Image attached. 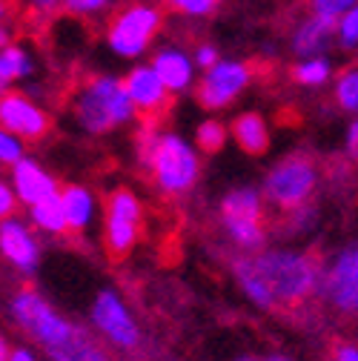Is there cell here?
<instances>
[{
  "mask_svg": "<svg viewBox=\"0 0 358 361\" xmlns=\"http://www.w3.org/2000/svg\"><path fill=\"white\" fill-rule=\"evenodd\" d=\"M333 101L341 112L358 115V66H347L333 80Z\"/></svg>",
  "mask_w": 358,
  "mask_h": 361,
  "instance_id": "7402d4cb",
  "label": "cell"
},
{
  "mask_svg": "<svg viewBox=\"0 0 358 361\" xmlns=\"http://www.w3.org/2000/svg\"><path fill=\"white\" fill-rule=\"evenodd\" d=\"M333 78V63L324 58H307V61H298L292 66V80L298 86H309V89H316V86H324L327 80Z\"/></svg>",
  "mask_w": 358,
  "mask_h": 361,
  "instance_id": "d4e9b609",
  "label": "cell"
},
{
  "mask_svg": "<svg viewBox=\"0 0 358 361\" xmlns=\"http://www.w3.org/2000/svg\"><path fill=\"white\" fill-rule=\"evenodd\" d=\"M9 361H37V358H35V353H32V350H26V347H18V350H12Z\"/></svg>",
  "mask_w": 358,
  "mask_h": 361,
  "instance_id": "d590c367",
  "label": "cell"
},
{
  "mask_svg": "<svg viewBox=\"0 0 358 361\" xmlns=\"http://www.w3.org/2000/svg\"><path fill=\"white\" fill-rule=\"evenodd\" d=\"M0 129L12 132L20 141H40L52 129V121L47 109L35 104L29 95L9 89L0 95Z\"/></svg>",
  "mask_w": 358,
  "mask_h": 361,
  "instance_id": "7c38bea8",
  "label": "cell"
},
{
  "mask_svg": "<svg viewBox=\"0 0 358 361\" xmlns=\"http://www.w3.org/2000/svg\"><path fill=\"white\" fill-rule=\"evenodd\" d=\"M249 264L264 281L273 307H298L319 293L321 284V264L316 255L301 250H261L247 252Z\"/></svg>",
  "mask_w": 358,
  "mask_h": 361,
  "instance_id": "6da1fadb",
  "label": "cell"
},
{
  "mask_svg": "<svg viewBox=\"0 0 358 361\" xmlns=\"http://www.w3.org/2000/svg\"><path fill=\"white\" fill-rule=\"evenodd\" d=\"M319 184V169L307 155H290L278 161L264 178V201L284 212H295L307 207V201L316 192Z\"/></svg>",
  "mask_w": 358,
  "mask_h": 361,
  "instance_id": "8992f818",
  "label": "cell"
},
{
  "mask_svg": "<svg viewBox=\"0 0 358 361\" xmlns=\"http://www.w3.org/2000/svg\"><path fill=\"white\" fill-rule=\"evenodd\" d=\"M230 135L241 152L247 155H264L270 149V126L261 112H241L230 123Z\"/></svg>",
  "mask_w": 358,
  "mask_h": 361,
  "instance_id": "ac0fdd59",
  "label": "cell"
},
{
  "mask_svg": "<svg viewBox=\"0 0 358 361\" xmlns=\"http://www.w3.org/2000/svg\"><path fill=\"white\" fill-rule=\"evenodd\" d=\"M112 4V0H66V12L69 15H80V18H86V15H98V12H104L106 6Z\"/></svg>",
  "mask_w": 358,
  "mask_h": 361,
  "instance_id": "f546056e",
  "label": "cell"
},
{
  "mask_svg": "<svg viewBox=\"0 0 358 361\" xmlns=\"http://www.w3.org/2000/svg\"><path fill=\"white\" fill-rule=\"evenodd\" d=\"M20 158H26L23 155V141L15 138L12 132L0 129V164H4V166H15Z\"/></svg>",
  "mask_w": 358,
  "mask_h": 361,
  "instance_id": "f1b7e54d",
  "label": "cell"
},
{
  "mask_svg": "<svg viewBox=\"0 0 358 361\" xmlns=\"http://www.w3.org/2000/svg\"><path fill=\"white\" fill-rule=\"evenodd\" d=\"M238 361H255V358H249V355H244V358H238Z\"/></svg>",
  "mask_w": 358,
  "mask_h": 361,
  "instance_id": "b9f144b4",
  "label": "cell"
},
{
  "mask_svg": "<svg viewBox=\"0 0 358 361\" xmlns=\"http://www.w3.org/2000/svg\"><path fill=\"white\" fill-rule=\"evenodd\" d=\"M29 215H32L35 227L43 230V233H49V235H61V233L69 230L61 192L52 195V198H47V201H40V204H35V207H29Z\"/></svg>",
  "mask_w": 358,
  "mask_h": 361,
  "instance_id": "44dd1931",
  "label": "cell"
},
{
  "mask_svg": "<svg viewBox=\"0 0 358 361\" xmlns=\"http://www.w3.org/2000/svg\"><path fill=\"white\" fill-rule=\"evenodd\" d=\"M149 66L158 72V78L163 80V86L169 89L172 95H181L187 92V89L195 83V61L192 55H187L184 49H178V47H163L152 55Z\"/></svg>",
  "mask_w": 358,
  "mask_h": 361,
  "instance_id": "e0dca14e",
  "label": "cell"
},
{
  "mask_svg": "<svg viewBox=\"0 0 358 361\" xmlns=\"http://www.w3.org/2000/svg\"><path fill=\"white\" fill-rule=\"evenodd\" d=\"M347 155H350L352 161H358V115H355V121L347 126Z\"/></svg>",
  "mask_w": 358,
  "mask_h": 361,
  "instance_id": "836d02e7",
  "label": "cell"
},
{
  "mask_svg": "<svg viewBox=\"0 0 358 361\" xmlns=\"http://www.w3.org/2000/svg\"><path fill=\"white\" fill-rule=\"evenodd\" d=\"M335 37H338V20L324 18V15H307L290 37V49L298 61L307 58H324L333 47H335Z\"/></svg>",
  "mask_w": 358,
  "mask_h": 361,
  "instance_id": "5bb4252c",
  "label": "cell"
},
{
  "mask_svg": "<svg viewBox=\"0 0 358 361\" xmlns=\"http://www.w3.org/2000/svg\"><path fill=\"white\" fill-rule=\"evenodd\" d=\"M147 164L152 172L155 187L163 195H184L198 184L201 175V152L195 144L181 138L178 132H161L149 135L147 144Z\"/></svg>",
  "mask_w": 358,
  "mask_h": 361,
  "instance_id": "3957f363",
  "label": "cell"
},
{
  "mask_svg": "<svg viewBox=\"0 0 358 361\" xmlns=\"http://www.w3.org/2000/svg\"><path fill=\"white\" fill-rule=\"evenodd\" d=\"M121 80H123V89L138 115L158 118L166 112L172 92L163 86V80L158 78V72L152 66H132Z\"/></svg>",
  "mask_w": 358,
  "mask_h": 361,
  "instance_id": "4fadbf2b",
  "label": "cell"
},
{
  "mask_svg": "<svg viewBox=\"0 0 358 361\" xmlns=\"http://www.w3.org/2000/svg\"><path fill=\"white\" fill-rule=\"evenodd\" d=\"M15 209H18V192L12 184L0 180V221L6 218H15Z\"/></svg>",
  "mask_w": 358,
  "mask_h": 361,
  "instance_id": "4dcf8cb0",
  "label": "cell"
},
{
  "mask_svg": "<svg viewBox=\"0 0 358 361\" xmlns=\"http://www.w3.org/2000/svg\"><path fill=\"white\" fill-rule=\"evenodd\" d=\"M321 298L341 315H358V238L321 264Z\"/></svg>",
  "mask_w": 358,
  "mask_h": 361,
  "instance_id": "ba28073f",
  "label": "cell"
},
{
  "mask_svg": "<svg viewBox=\"0 0 358 361\" xmlns=\"http://www.w3.org/2000/svg\"><path fill=\"white\" fill-rule=\"evenodd\" d=\"M335 47L344 52H358V4L338 18V37H335Z\"/></svg>",
  "mask_w": 358,
  "mask_h": 361,
  "instance_id": "484cf974",
  "label": "cell"
},
{
  "mask_svg": "<svg viewBox=\"0 0 358 361\" xmlns=\"http://www.w3.org/2000/svg\"><path fill=\"white\" fill-rule=\"evenodd\" d=\"M29 4H32V9L37 15H52L55 9H61L66 4V0H29Z\"/></svg>",
  "mask_w": 358,
  "mask_h": 361,
  "instance_id": "e575fe53",
  "label": "cell"
},
{
  "mask_svg": "<svg viewBox=\"0 0 358 361\" xmlns=\"http://www.w3.org/2000/svg\"><path fill=\"white\" fill-rule=\"evenodd\" d=\"M163 29V9L155 4H126L106 26V43L118 58H141Z\"/></svg>",
  "mask_w": 358,
  "mask_h": 361,
  "instance_id": "277c9868",
  "label": "cell"
},
{
  "mask_svg": "<svg viewBox=\"0 0 358 361\" xmlns=\"http://www.w3.org/2000/svg\"><path fill=\"white\" fill-rule=\"evenodd\" d=\"M6 15H9V4H6V0H0V23H4Z\"/></svg>",
  "mask_w": 358,
  "mask_h": 361,
  "instance_id": "60d3db41",
  "label": "cell"
},
{
  "mask_svg": "<svg viewBox=\"0 0 358 361\" xmlns=\"http://www.w3.org/2000/svg\"><path fill=\"white\" fill-rule=\"evenodd\" d=\"M333 361H358V347L350 341H338L333 347Z\"/></svg>",
  "mask_w": 358,
  "mask_h": 361,
  "instance_id": "d6a6232c",
  "label": "cell"
},
{
  "mask_svg": "<svg viewBox=\"0 0 358 361\" xmlns=\"http://www.w3.org/2000/svg\"><path fill=\"white\" fill-rule=\"evenodd\" d=\"M264 192L255 187H238L221 201V224L230 241L244 252H261L266 241L264 230Z\"/></svg>",
  "mask_w": 358,
  "mask_h": 361,
  "instance_id": "5b68a950",
  "label": "cell"
},
{
  "mask_svg": "<svg viewBox=\"0 0 358 361\" xmlns=\"http://www.w3.org/2000/svg\"><path fill=\"white\" fill-rule=\"evenodd\" d=\"M192 61H195V66H198V69H204V72H206V69H212V66L221 61V55H218V49L212 47V43H201V47L192 52Z\"/></svg>",
  "mask_w": 358,
  "mask_h": 361,
  "instance_id": "1f68e13d",
  "label": "cell"
},
{
  "mask_svg": "<svg viewBox=\"0 0 358 361\" xmlns=\"http://www.w3.org/2000/svg\"><path fill=\"white\" fill-rule=\"evenodd\" d=\"M0 252L9 264H15L20 273H35L40 261V247L32 230L18 218L0 221Z\"/></svg>",
  "mask_w": 358,
  "mask_h": 361,
  "instance_id": "9a60e30c",
  "label": "cell"
},
{
  "mask_svg": "<svg viewBox=\"0 0 358 361\" xmlns=\"http://www.w3.org/2000/svg\"><path fill=\"white\" fill-rule=\"evenodd\" d=\"M9 40H12L9 29H4V26H0V49H6V47H9Z\"/></svg>",
  "mask_w": 358,
  "mask_h": 361,
  "instance_id": "74e56055",
  "label": "cell"
},
{
  "mask_svg": "<svg viewBox=\"0 0 358 361\" xmlns=\"http://www.w3.org/2000/svg\"><path fill=\"white\" fill-rule=\"evenodd\" d=\"M249 80H252L249 63H244V61H218L195 83V101L206 112L227 109L238 95L247 92Z\"/></svg>",
  "mask_w": 358,
  "mask_h": 361,
  "instance_id": "30bf717a",
  "label": "cell"
},
{
  "mask_svg": "<svg viewBox=\"0 0 358 361\" xmlns=\"http://www.w3.org/2000/svg\"><path fill=\"white\" fill-rule=\"evenodd\" d=\"M0 72L6 75L9 83H15V80H23V78H29L35 72V61L23 47L9 43L6 49H0Z\"/></svg>",
  "mask_w": 358,
  "mask_h": 361,
  "instance_id": "cb8c5ba5",
  "label": "cell"
},
{
  "mask_svg": "<svg viewBox=\"0 0 358 361\" xmlns=\"http://www.w3.org/2000/svg\"><path fill=\"white\" fill-rule=\"evenodd\" d=\"M49 355L52 361H109V355L80 330H75L72 338H66L63 344L49 347Z\"/></svg>",
  "mask_w": 358,
  "mask_h": 361,
  "instance_id": "ffe728a7",
  "label": "cell"
},
{
  "mask_svg": "<svg viewBox=\"0 0 358 361\" xmlns=\"http://www.w3.org/2000/svg\"><path fill=\"white\" fill-rule=\"evenodd\" d=\"M163 4L184 18H209L215 15L221 0H163Z\"/></svg>",
  "mask_w": 358,
  "mask_h": 361,
  "instance_id": "4316f807",
  "label": "cell"
},
{
  "mask_svg": "<svg viewBox=\"0 0 358 361\" xmlns=\"http://www.w3.org/2000/svg\"><path fill=\"white\" fill-rule=\"evenodd\" d=\"M12 187L18 192V201H23L26 207H35L61 192L55 175H49L35 158H20L12 166Z\"/></svg>",
  "mask_w": 358,
  "mask_h": 361,
  "instance_id": "2e32d148",
  "label": "cell"
},
{
  "mask_svg": "<svg viewBox=\"0 0 358 361\" xmlns=\"http://www.w3.org/2000/svg\"><path fill=\"white\" fill-rule=\"evenodd\" d=\"M141 221H144V207L141 198L129 187H118L106 198L104 209V244L112 258H126L135 250L141 238Z\"/></svg>",
  "mask_w": 358,
  "mask_h": 361,
  "instance_id": "52a82bcc",
  "label": "cell"
},
{
  "mask_svg": "<svg viewBox=\"0 0 358 361\" xmlns=\"http://www.w3.org/2000/svg\"><path fill=\"white\" fill-rule=\"evenodd\" d=\"M355 4H358V0H309V12L338 20V18H344Z\"/></svg>",
  "mask_w": 358,
  "mask_h": 361,
  "instance_id": "83f0119b",
  "label": "cell"
},
{
  "mask_svg": "<svg viewBox=\"0 0 358 361\" xmlns=\"http://www.w3.org/2000/svg\"><path fill=\"white\" fill-rule=\"evenodd\" d=\"M0 166H4V164H0Z\"/></svg>",
  "mask_w": 358,
  "mask_h": 361,
  "instance_id": "7bdbcfd3",
  "label": "cell"
},
{
  "mask_svg": "<svg viewBox=\"0 0 358 361\" xmlns=\"http://www.w3.org/2000/svg\"><path fill=\"white\" fill-rule=\"evenodd\" d=\"M4 92H9V80H6L4 72H0V95H4Z\"/></svg>",
  "mask_w": 358,
  "mask_h": 361,
  "instance_id": "ab89813d",
  "label": "cell"
},
{
  "mask_svg": "<svg viewBox=\"0 0 358 361\" xmlns=\"http://www.w3.org/2000/svg\"><path fill=\"white\" fill-rule=\"evenodd\" d=\"M227 138H230V126L223 123V121H218V118H206V121H201L198 129H195V147H198V152H204V155L221 152L223 144H227Z\"/></svg>",
  "mask_w": 358,
  "mask_h": 361,
  "instance_id": "603a6c76",
  "label": "cell"
},
{
  "mask_svg": "<svg viewBox=\"0 0 358 361\" xmlns=\"http://www.w3.org/2000/svg\"><path fill=\"white\" fill-rule=\"evenodd\" d=\"M9 355H12V350H9L6 338H4V336H0V361H9Z\"/></svg>",
  "mask_w": 358,
  "mask_h": 361,
  "instance_id": "8d00e7d4",
  "label": "cell"
},
{
  "mask_svg": "<svg viewBox=\"0 0 358 361\" xmlns=\"http://www.w3.org/2000/svg\"><path fill=\"white\" fill-rule=\"evenodd\" d=\"M92 324L115 347L132 350V347H138V341H141V327L135 322V315L129 312V307L123 304V298L115 290H101L95 295V301H92Z\"/></svg>",
  "mask_w": 358,
  "mask_h": 361,
  "instance_id": "8fae6325",
  "label": "cell"
},
{
  "mask_svg": "<svg viewBox=\"0 0 358 361\" xmlns=\"http://www.w3.org/2000/svg\"><path fill=\"white\" fill-rule=\"evenodd\" d=\"M264 361H292V358H290V355H284V353H270Z\"/></svg>",
  "mask_w": 358,
  "mask_h": 361,
  "instance_id": "f35d334b",
  "label": "cell"
},
{
  "mask_svg": "<svg viewBox=\"0 0 358 361\" xmlns=\"http://www.w3.org/2000/svg\"><path fill=\"white\" fill-rule=\"evenodd\" d=\"M12 315H15V322L23 327V333H29L47 350L63 344L75 333V327L63 319V315H58V310L47 298H40L35 290H20L12 298Z\"/></svg>",
  "mask_w": 358,
  "mask_h": 361,
  "instance_id": "9c48e42d",
  "label": "cell"
},
{
  "mask_svg": "<svg viewBox=\"0 0 358 361\" xmlns=\"http://www.w3.org/2000/svg\"><path fill=\"white\" fill-rule=\"evenodd\" d=\"M72 115L83 132L106 135L118 126L132 123V118L138 112L126 95L123 80L112 75H92L89 80L80 83L75 104H72Z\"/></svg>",
  "mask_w": 358,
  "mask_h": 361,
  "instance_id": "7a4b0ae2",
  "label": "cell"
},
{
  "mask_svg": "<svg viewBox=\"0 0 358 361\" xmlns=\"http://www.w3.org/2000/svg\"><path fill=\"white\" fill-rule=\"evenodd\" d=\"M61 201H63V212H66V224H69V230L83 233V230L89 227V224H92L95 209H98L95 195L89 192L86 187L72 184V187H63V190H61Z\"/></svg>",
  "mask_w": 358,
  "mask_h": 361,
  "instance_id": "d6986e66",
  "label": "cell"
}]
</instances>
